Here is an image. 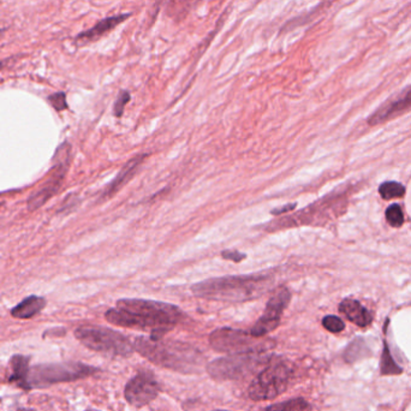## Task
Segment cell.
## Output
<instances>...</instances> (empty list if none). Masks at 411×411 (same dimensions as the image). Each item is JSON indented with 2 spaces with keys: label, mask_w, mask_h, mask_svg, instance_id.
<instances>
[{
  "label": "cell",
  "mask_w": 411,
  "mask_h": 411,
  "mask_svg": "<svg viewBox=\"0 0 411 411\" xmlns=\"http://www.w3.org/2000/svg\"><path fill=\"white\" fill-rule=\"evenodd\" d=\"M340 313H343L352 323H356L359 328H367L371 325V314L366 308L359 303V301L347 299L340 304Z\"/></svg>",
  "instance_id": "9a60e30c"
},
{
  "label": "cell",
  "mask_w": 411,
  "mask_h": 411,
  "mask_svg": "<svg viewBox=\"0 0 411 411\" xmlns=\"http://www.w3.org/2000/svg\"><path fill=\"white\" fill-rule=\"evenodd\" d=\"M380 371H381L383 376H400V373L403 371V369L395 364L386 343L383 347V355H381V361H380Z\"/></svg>",
  "instance_id": "ac0fdd59"
},
{
  "label": "cell",
  "mask_w": 411,
  "mask_h": 411,
  "mask_svg": "<svg viewBox=\"0 0 411 411\" xmlns=\"http://www.w3.org/2000/svg\"><path fill=\"white\" fill-rule=\"evenodd\" d=\"M3 33H4V30H1V29H0V37H1V35H3Z\"/></svg>",
  "instance_id": "4316f807"
},
{
  "label": "cell",
  "mask_w": 411,
  "mask_h": 411,
  "mask_svg": "<svg viewBox=\"0 0 411 411\" xmlns=\"http://www.w3.org/2000/svg\"><path fill=\"white\" fill-rule=\"evenodd\" d=\"M129 101H130V93L127 92V91H122L118 94V98H117L116 103H115V108H113L115 116L118 117V118L123 116L124 108H125Z\"/></svg>",
  "instance_id": "603a6c76"
},
{
  "label": "cell",
  "mask_w": 411,
  "mask_h": 411,
  "mask_svg": "<svg viewBox=\"0 0 411 411\" xmlns=\"http://www.w3.org/2000/svg\"><path fill=\"white\" fill-rule=\"evenodd\" d=\"M146 154H141L134 158V159L128 161L127 164L124 165L120 173L115 177V180H112L111 183L108 184L105 192H103V197L104 199H110L112 196L120 192V189L123 188L125 184L128 183L129 180H132V177L135 176L136 172L139 171L141 165L146 159Z\"/></svg>",
  "instance_id": "4fadbf2b"
},
{
  "label": "cell",
  "mask_w": 411,
  "mask_h": 411,
  "mask_svg": "<svg viewBox=\"0 0 411 411\" xmlns=\"http://www.w3.org/2000/svg\"><path fill=\"white\" fill-rule=\"evenodd\" d=\"M379 192L383 199L390 200V199H395V197H402L405 194V188L402 184L397 183V182H386V183L380 185Z\"/></svg>",
  "instance_id": "ffe728a7"
},
{
  "label": "cell",
  "mask_w": 411,
  "mask_h": 411,
  "mask_svg": "<svg viewBox=\"0 0 411 411\" xmlns=\"http://www.w3.org/2000/svg\"><path fill=\"white\" fill-rule=\"evenodd\" d=\"M323 326L332 333H340L345 328L343 320L335 316H325L323 319Z\"/></svg>",
  "instance_id": "7402d4cb"
},
{
  "label": "cell",
  "mask_w": 411,
  "mask_h": 411,
  "mask_svg": "<svg viewBox=\"0 0 411 411\" xmlns=\"http://www.w3.org/2000/svg\"><path fill=\"white\" fill-rule=\"evenodd\" d=\"M46 307V301L39 296H29L11 311V316L16 319H32Z\"/></svg>",
  "instance_id": "2e32d148"
},
{
  "label": "cell",
  "mask_w": 411,
  "mask_h": 411,
  "mask_svg": "<svg viewBox=\"0 0 411 411\" xmlns=\"http://www.w3.org/2000/svg\"><path fill=\"white\" fill-rule=\"evenodd\" d=\"M271 285L272 277L265 274L225 276L194 284L192 292L206 300L241 303L259 299Z\"/></svg>",
  "instance_id": "7a4b0ae2"
},
{
  "label": "cell",
  "mask_w": 411,
  "mask_h": 411,
  "mask_svg": "<svg viewBox=\"0 0 411 411\" xmlns=\"http://www.w3.org/2000/svg\"><path fill=\"white\" fill-rule=\"evenodd\" d=\"M274 356L265 352H250V354H235L228 357H221L208 364V374L213 379L238 380L250 376L261 367H266Z\"/></svg>",
  "instance_id": "277c9868"
},
{
  "label": "cell",
  "mask_w": 411,
  "mask_h": 411,
  "mask_svg": "<svg viewBox=\"0 0 411 411\" xmlns=\"http://www.w3.org/2000/svg\"><path fill=\"white\" fill-rule=\"evenodd\" d=\"M99 369L81 362L37 364L30 367L29 385L30 388H44L54 383H72L98 373Z\"/></svg>",
  "instance_id": "5b68a950"
},
{
  "label": "cell",
  "mask_w": 411,
  "mask_h": 411,
  "mask_svg": "<svg viewBox=\"0 0 411 411\" xmlns=\"http://www.w3.org/2000/svg\"><path fill=\"white\" fill-rule=\"evenodd\" d=\"M221 256H223V259L230 260V261H233L236 264H240L241 261H243L247 257L245 254L237 252V250H224L221 253Z\"/></svg>",
  "instance_id": "d4e9b609"
},
{
  "label": "cell",
  "mask_w": 411,
  "mask_h": 411,
  "mask_svg": "<svg viewBox=\"0 0 411 411\" xmlns=\"http://www.w3.org/2000/svg\"><path fill=\"white\" fill-rule=\"evenodd\" d=\"M386 219L392 226L395 228H400V225H403L404 216L402 208L398 204H391L386 211Z\"/></svg>",
  "instance_id": "44dd1931"
},
{
  "label": "cell",
  "mask_w": 411,
  "mask_h": 411,
  "mask_svg": "<svg viewBox=\"0 0 411 411\" xmlns=\"http://www.w3.org/2000/svg\"><path fill=\"white\" fill-rule=\"evenodd\" d=\"M130 16H132V13H123V15L108 17V18L100 21L93 28L79 34L76 36V44L79 46H82V45H87L89 42L99 40L101 36H104L105 34L111 32L112 29L116 28L118 24L123 23L124 21L128 20Z\"/></svg>",
  "instance_id": "7c38bea8"
},
{
  "label": "cell",
  "mask_w": 411,
  "mask_h": 411,
  "mask_svg": "<svg viewBox=\"0 0 411 411\" xmlns=\"http://www.w3.org/2000/svg\"><path fill=\"white\" fill-rule=\"evenodd\" d=\"M160 383L151 371H140L125 386V400L136 407H144L156 400Z\"/></svg>",
  "instance_id": "8fae6325"
},
{
  "label": "cell",
  "mask_w": 411,
  "mask_h": 411,
  "mask_svg": "<svg viewBox=\"0 0 411 411\" xmlns=\"http://www.w3.org/2000/svg\"><path fill=\"white\" fill-rule=\"evenodd\" d=\"M134 347L153 364L173 371L183 373L195 371L196 366L200 364V355L187 344L140 337L136 338Z\"/></svg>",
  "instance_id": "3957f363"
},
{
  "label": "cell",
  "mask_w": 411,
  "mask_h": 411,
  "mask_svg": "<svg viewBox=\"0 0 411 411\" xmlns=\"http://www.w3.org/2000/svg\"><path fill=\"white\" fill-rule=\"evenodd\" d=\"M216 411H224V410H216Z\"/></svg>",
  "instance_id": "f546056e"
},
{
  "label": "cell",
  "mask_w": 411,
  "mask_h": 411,
  "mask_svg": "<svg viewBox=\"0 0 411 411\" xmlns=\"http://www.w3.org/2000/svg\"><path fill=\"white\" fill-rule=\"evenodd\" d=\"M209 344L216 352H226L230 355L265 352L274 347V342L272 340L230 328H218L212 332Z\"/></svg>",
  "instance_id": "8992f818"
},
{
  "label": "cell",
  "mask_w": 411,
  "mask_h": 411,
  "mask_svg": "<svg viewBox=\"0 0 411 411\" xmlns=\"http://www.w3.org/2000/svg\"><path fill=\"white\" fill-rule=\"evenodd\" d=\"M291 300V292L286 286H278L272 292L271 299L266 304V309L262 316L256 321L250 330V333L255 337H265L279 326L283 313Z\"/></svg>",
  "instance_id": "30bf717a"
},
{
  "label": "cell",
  "mask_w": 411,
  "mask_h": 411,
  "mask_svg": "<svg viewBox=\"0 0 411 411\" xmlns=\"http://www.w3.org/2000/svg\"><path fill=\"white\" fill-rule=\"evenodd\" d=\"M11 376H8V383H15L24 391H30L29 385V373H30V357L24 355H13L10 359Z\"/></svg>",
  "instance_id": "5bb4252c"
},
{
  "label": "cell",
  "mask_w": 411,
  "mask_h": 411,
  "mask_svg": "<svg viewBox=\"0 0 411 411\" xmlns=\"http://www.w3.org/2000/svg\"><path fill=\"white\" fill-rule=\"evenodd\" d=\"M1 65H3V64H1V63H0V69H1Z\"/></svg>",
  "instance_id": "f1b7e54d"
},
{
  "label": "cell",
  "mask_w": 411,
  "mask_h": 411,
  "mask_svg": "<svg viewBox=\"0 0 411 411\" xmlns=\"http://www.w3.org/2000/svg\"><path fill=\"white\" fill-rule=\"evenodd\" d=\"M371 355V350L362 340H355L349 344L347 350L344 352V359L347 364H354L357 361L364 359L366 356Z\"/></svg>",
  "instance_id": "e0dca14e"
},
{
  "label": "cell",
  "mask_w": 411,
  "mask_h": 411,
  "mask_svg": "<svg viewBox=\"0 0 411 411\" xmlns=\"http://www.w3.org/2000/svg\"><path fill=\"white\" fill-rule=\"evenodd\" d=\"M86 411H99V410H95V409H89V410H86Z\"/></svg>",
  "instance_id": "83f0119b"
},
{
  "label": "cell",
  "mask_w": 411,
  "mask_h": 411,
  "mask_svg": "<svg viewBox=\"0 0 411 411\" xmlns=\"http://www.w3.org/2000/svg\"><path fill=\"white\" fill-rule=\"evenodd\" d=\"M264 411H311V405L303 398H295L270 405Z\"/></svg>",
  "instance_id": "d6986e66"
},
{
  "label": "cell",
  "mask_w": 411,
  "mask_h": 411,
  "mask_svg": "<svg viewBox=\"0 0 411 411\" xmlns=\"http://www.w3.org/2000/svg\"><path fill=\"white\" fill-rule=\"evenodd\" d=\"M278 359L277 357L272 359L259 376L253 380L248 388L250 400L256 402L273 400L288 388L292 378L291 367Z\"/></svg>",
  "instance_id": "ba28073f"
},
{
  "label": "cell",
  "mask_w": 411,
  "mask_h": 411,
  "mask_svg": "<svg viewBox=\"0 0 411 411\" xmlns=\"http://www.w3.org/2000/svg\"><path fill=\"white\" fill-rule=\"evenodd\" d=\"M70 159H71V146L68 142H64L57 149L54 158H53L52 168L48 173L47 180L29 197L27 202L29 211H36L42 207L48 200H51L53 196L59 192L69 170Z\"/></svg>",
  "instance_id": "9c48e42d"
},
{
  "label": "cell",
  "mask_w": 411,
  "mask_h": 411,
  "mask_svg": "<svg viewBox=\"0 0 411 411\" xmlns=\"http://www.w3.org/2000/svg\"><path fill=\"white\" fill-rule=\"evenodd\" d=\"M108 323L120 328L151 331V340H160L184 318L183 311L173 304L159 301L123 299L106 311Z\"/></svg>",
  "instance_id": "6da1fadb"
},
{
  "label": "cell",
  "mask_w": 411,
  "mask_h": 411,
  "mask_svg": "<svg viewBox=\"0 0 411 411\" xmlns=\"http://www.w3.org/2000/svg\"><path fill=\"white\" fill-rule=\"evenodd\" d=\"M48 101L50 104L52 105L53 108L56 111H64L68 108V103H66V96H65L64 93H56V94H52V95L48 98Z\"/></svg>",
  "instance_id": "cb8c5ba5"
},
{
  "label": "cell",
  "mask_w": 411,
  "mask_h": 411,
  "mask_svg": "<svg viewBox=\"0 0 411 411\" xmlns=\"http://www.w3.org/2000/svg\"><path fill=\"white\" fill-rule=\"evenodd\" d=\"M75 337L84 347L106 355L128 356L135 350L128 337L100 326H81L75 331Z\"/></svg>",
  "instance_id": "52a82bcc"
},
{
  "label": "cell",
  "mask_w": 411,
  "mask_h": 411,
  "mask_svg": "<svg viewBox=\"0 0 411 411\" xmlns=\"http://www.w3.org/2000/svg\"><path fill=\"white\" fill-rule=\"evenodd\" d=\"M296 204H285L283 207L276 208L271 212L273 216H280L286 214L289 212H291L292 209H295Z\"/></svg>",
  "instance_id": "484cf974"
}]
</instances>
